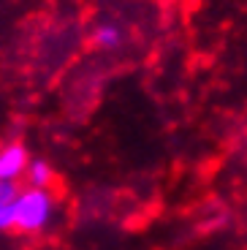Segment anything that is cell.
I'll use <instances>...</instances> for the list:
<instances>
[{
	"instance_id": "obj_1",
	"label": "cell",
	"mask_w": 247,
	"mask_h": 250,
	"mask_svg": "<svg viewBox=\"0 0 247 250\" xmlns=\"http://www.w3.org/2000/svg\"><path fill=\"white\" fill-rule=\"evenodd\" d=\"M55 212V199L46 188H25L14 201V229L25 234L43 231Z\"/></svg>"
},
{
	"instance_id": "obj_2",
	"label": "cell",
	"mask_w": 247,
	"mask_h": 250,
	"mask_svg": "<svg viewBox=\"0 0 247 250\" xmlns=\"http://www.w3.org/2000/svg\"><path fill=\"white\" fill-rule=\"evenodd\" d=\"M30 166V155H27L25 144L11 142L0 150V180H14L17 182L19 177L27 171Z\"/></svg>"
},
{
	"instance_id": "obj_3",
	"label": "cell",
	"mask_w": 247,
	"mask_h": 250,
	"mask_svg": "<svg viewBox=\"0 0 247 250\" xmlns=\"http://www.w3.org/2000/svg\"><path fill=\"white\" fill-rule=\"evenodd\" d=\"M93 41L101 49H114V46L123 44V30H120V25H114V22H101L93 30Z\"/></svg>"
},
{
	"instance_id": "obj_4",
	"label": "cell",
	"mask_w": 247,
	"mask_h": 250,
	"mask_svg": "<svg viewBox=\"0 0 247 250\" xmlns=\"http://www.w3.org/2000/svg\"><path fill=\"white\" fill-rule=\"evenodd\" d=\"M25 177H27V188H49L52 166L46 161H41V158H33L27 171H25Z\"/></svg>"
},
{
	"instance_id": "obj_5",
	"label": "cell",
	"mask_w": 247,
	"mask_h": 250,
	"mask_svg": "<svg viewBox=\"0 0 247 250\" xmlns=\"http://www.w3.org/2000/svg\"><path fill=\"white\" fill-rule=\"evenodd\" d=\"M19 193L22 190H19V185L14 180H0V204L3 207H11L19 199Z\"/></svg>"
},
{
	"instance_id": "obj_6",
	"label": "cell",
	"mask_w": 247,
	"mask_h": 250,
	"mask_svg": "<svg viewBox=\"0 0 247 250\" xmlns=\"http://www.w3.org/2000/svg\"><path fill=\"white\" fill-rule=\"evenodd\" d=\"M8 229H14V204L11 207L0 204V231H8Z\"/></svg>"
}]
</instances>
